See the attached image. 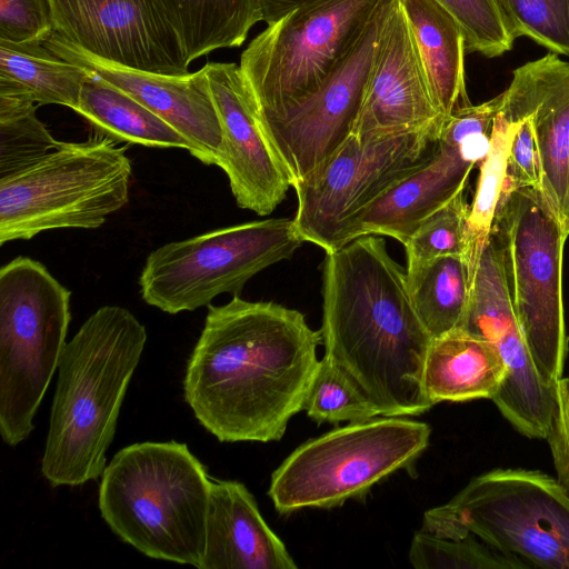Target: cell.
<instances>
[{"label": "cell", "instance_id": "obj_25", "mask_svg": "<svg viewBox=\"0 0 569 569\" xmlns=\"http://www.w3.org/2000/svg\"><path fill=\"white\" fill-rule=\"evenodd\" d=\"M89 72L60 58L43 42L0 40V91L24 94L40 104L76 111Z\"/></svg>", "mask_w": 569, "mask_h": 569}, {"label": "cell", "instance_id": "obj_15", "mask_svg": "<svg viewBox=\"0 0 569 569\" xmlns=\"http://www.w3.org/2000/svg\"><path fill=\"white\" fill-rule=\"evenodd\" d=\"M461 329L498 349L507 376L492 399L501 415L522 436L546 439L555 407V386L538 372L518 323L507 276L506 253L492 229L470 289Z\"/></svg>", "mask_w": 569, "mask_h": 569}, {"label": "cell", "instance_id": "obj_19", "mask_svg": "<svg viewBox=\"0 0 569 569\" xmlns=\"http://www.w3.org/2000/svg\"><path fill=\"white\" fill-rule=\"evenodd\" d=\"M399 0L390 13L352 134L358 138L442 128Z\"/></svg>", "mask_w": 569, "mask_h": 569}, {"label": "cell", "instance_id": "obj_8", "mask_svg": "<svg viewBox=\"0 0 569 569\" xmlns=\"http://www.w3.org/2000/svg\"><path fill=\"white\" fill-rule=\"evenodd\" d=\"M71 292L40 263L17 257L0 269V433L26 440L58 368Z\"/></svg>", "mask_w": 569, "mask_h": 569}, {"label": "cell", "instance_id": "obj_13", "mask_svg": "<svg viewBox=\"0 0 569 569\" xmlns=\"http://www.w3.org/2000/svg\"><path fill=\"white\" fill-rule=\"evenodd\" d=\"M501 104L497 96L455 110L446 118L431 157L356 214L339 234L335 250L369 234L405 244L428 216L465 191L471 170L489 152L492 122Z\"/></svg>", "mask_w": 569, "mask_h": 569}, {"label": "cell", "instance_id": "obj_14", "mask_svg": "<svg viewBox=\"0 0 569 569\" xmlns=\"http://www.w3.org/2000/svg\"><path fill=\"white\" fill-rule=\"evenodd\" d=\"M396 2L382 6L317 91L280 112L259 114L293 184L323 167L351 134Z\"/></svg>", "mask_w": 569, "mask_h": 569}, {"label": "cell", "instance_id": "obj_5", "mask_svg": "<svg viewBox=\"0 0 569 569\" xmlns=\"http://www.w3.org/2000/svg\"><path fill=\"white\" fill-rule=\"evenodd\" d=\"M422 531L451 539L473 535L527 568L569 569V493L538 470L493 469L449 502L429 509Z\"/></svg>", "mask_w": 569, "mask_h": 569}, {"label": "cell", "instance_id": "obj_37", "mask_svg": "<svg viewBox=\"0 0 569 569\" xmlns=\"http://www.w3.org/2000/svg\"><path fill=\"white\" fill-rule=\"evenodd\" d=\"M546 439L557 479L569 493V376L555 385V407Z\"/></svg>", "mask_w": 569, "mask_h": 569}, {"label": "cell", "instance_id": "obj_3", "mask_svg": "<svg viewBox=\"0 0 569 569\" xmlns=\"http://www.w3.org/2000/svg\"><path fill=\"white\" fill-rule=\"evenodd\" d=\"M146 341L144 326L128 309L103 306L66 343L41 459L42 476L52 487L102 476Z\"/></svg>", "mask_w": 569, "mask_h": 569}, {"label": "cell", "instance_id": "obj_32", "mask_svg": "<svg viewBox=\"0 0 569 569\" xmlns=\"http://www.w3.org/2000/svg\"><path fill=\"white\" fill-rule=\"evenodd\" d=\"M469 207L462 191L420 223L403 244L407 271L441 256L456 254L463 258Z\"/></svg>", "mask_w": 569, "mask_h": 569}, {"label": "cell", "instance_id": "obj_34", "mask_svg": "<svg viewBox=\"0 0 569 569\" xmlns=\"http://www.w3.org/2000/svg\"><path fill=\"white\" fill-rule=\"evenodd\" d=\"M459 22L467 52L488 58L503 54L512 48V37L496 0H436Z\"/></svg>", "mask_w": 569, "mask_h": 569}, {"label": "cell", "instance_id": "obj_7", "mask_svg": "<svg viewBox=\"0 0 569 569\" xmlns=\"http://www.w3.org/2000/svg\"><path fill=\"white\" fill-rule=\"evenodd\" d=\"M428 423L403 416L349 422L293 450L271 476L268 496L287 515L306 508H335L361 499L428 448Z\"/></svg>", "mask_w": 569, "mask_h": 569}, {"label": "cell", "instance_id": "obj_27", "mask_svg": "<svg viewBox=\"0 0 569 569\" xmlns=\"http://www.w3.org/2000/svg\"><path fill=\"white\" fill-rule=\"evenodd\" d=\"M406 273L413 307L431 339L459 329L471 288L463 258L441 256Z\"/></svg>", "mask_w": 569, "mask_h": 569}, {"label": "cell", "instance_id": "obj_30", "mask_svg": "<svg viewBox=\"0 0 569 569\" xmlns=\"http://www.w3.org/2000/svg\"><path fill=\"white\" fill-rule=\"evenodd\" d=\"M409 561L416 569H523L527 566L473 535L451 539L426 531L413 535Z\"/></svg>", "mask_w": 569, "mask_h": 569}, {"label": "cell", "instance_id": "obj_16", "mask_svg": "<svg viewBox=\"0 0 569 569\" xmlns=\"http://www.w3.org/2000/svg\"><path fill=\"white\" fill-rule=\"evenodd\" d=\"M54 32L81 50L122 67L189 72L184 49L156 0H50Z\"/></svg>", "mask_w": 569, "mask_h": 569}, {"label": "cell", "instance_id": "obj_24", "mask_svg": "<svg viewBox=\"0 0 569 569\" xmlns=\"http://www.w3.org/2000/svg\"><path fill=\"white\" fill-rule=\"evenodd\" d=\"M76 112L91 124L96 133L117 142L191 150L183 136L163 119L91 72L82 86Z\"/></svg>", "mask_w": 569, "mask_h": 569}, {"label": "cell", "instance_id": "obj_11", "mask_svg": "<svg viewBox=\"0 0 569 569\" xmlns=\"http://www.w3.org/2000/svg\"><path fill=\"white\" fill-rule=\"evenodd\" d=\"M388 0H308L246 48L240 70L258 113L280 112L323 83Z\"/></svg>", "mask_w": 569, "mask_h": 569}, {"label": "cell", "instance_id": "obj_2", "mask_svg": "<svg viewBox=\"0 0 569 569\" xmlns=\"http://www.w3.org/2000/svg\"><path fill=\"white\" fill-rule=\"evenodd\" d=\"M325 357L380 416H417L432 403L422 386L431 337L413 307L406 270L376 234L326 252L322 269Z\"/></svg>", "mask_w": 569, "mask_h": 569}, {"label": "cell", "instance_id": "obj_12", "mask_svg": "<svg viewBox=\"0 0 569 569\" xmlns=\"http://www.w3.org/2000/svg\"><path fill=\"white\" fill-rule=\"evenodd\" d=\"M441 128L371 138L350 134L313 174L296 182L293 217L305 241L333 251L347 223L433 153Z\"/></svg>", "mask_w": 569, "mask_h": 569}, {"label": "cell", "instance_id": "obj_4", "mask_svg": "<svg viewBox=\"0 0 569 569\" xmlns=\"http://www.w3.org/2000/svg\"><path fill=\"white\" fill-rule=\"evenodd\" d=\"M211 486L186 443L137 442L106 467L99 509L110 529L141 553L200 569Z\"/></svg>", "mask_w": 569, "mask_h": 569}, {"label": "cell", "instance_id": "obj_1", "mask_svg": "<svg viewBox=\"0 0 569 569\" xmlns=\"http://www.w3.org/2000/svg\"><path fill=\"white\" fill-rule=\"evenodd\" d=\"M320 343V330L296 309L239 295L209 305L186 369V402L219 441L280 440L303 410Z\"/></svg>", "mask_w": 569, "mask_h": 569}, {"label": "cell", "instance_id": "obj_28", "mask_svg": "<svg viewBox=\"0 0 569 569\" xmlns=\"http://www.w3.org/2000/svg\"><path fill=\"white\" fill-rule=\"evenodd\" d=\"M520 120L519 116L506 107L503 99L492 122L489 152L479 164L476 193L467 219L463 260L468 268L470 287L493 226L506 180L511 142Z\"/></svg>", "mask_w": 569, "mask_h": 569}, {"label": "cell", "instance_id": "obj_36", "mask_svg": "<svg viewBox=\"0 0 569 569\" xmlns=\"http://www.w3.org/2000/svg\"><path fill=\"white\" fill-rule=\"evenodd\" d=\"M515 113L521 120L511 142L503 188L530 187L540 190L539 160L532 121L529 116Z\"/></svg>", "mask_w": 569, "mask_h": 569}, {"label": "cell", "instance_id": "obj_38", "mask_svg": "<svg viewBox=\"0 0 569 569\" xmlns=\"http://www.w3.org/2000/svg\"><path fill=\"white\" fill-rule=\"evenodd\" d=\"M308 0H258L261 19L268 26L279 21Z\"/></svg>", "mask_w": 569, "mask_h": 569}, {"label": "cell", "instance_id": "obj_17", "mask_svg": "<svg viewBox=\"0 0 569 569\" xmlns=\"http://www.w3.org/2000/svg\"><path fill=\"white\" fill-rule=\"evenodd\" d=\"M222 129L218 162L238 207L270 214L293 186L292 177L267 138L254 99L236 63L203 67Z\"/></svg>", "mask_w": 569, "mask_h": 569}, {"label": "cell", "instance_id": "obj_23", "mask_svg": "<svg viewBox=\"0 0 569 569\" xmlns=\"http://www.w3.org/2000/svg\"><path fill=\"white\" fill-rule=\"evenodd\" d=\"M432 101L443 118L471 104L465 78L466 40L456 18L436 0H399Z\"/></svg>", "mask_w": 569, "mask_h": 569}, {"label": "cell", "instance_id": "obj_22", "mask_svg": "<svg viewBox=\"0 0 569 569\" xmlns=\"http://www.w3.org/2000/svg\"><path fill=\"white\" fill-rule=\"evenodd\" d=\"M507 371L492 342L459 328L431 339L423 365V391L432 406L492 400Z\"/></svg>", "mask_w": 569, "mask_h": 569}, {"label": "cell", "instance_id": "obj_20", "mask_svg": "<svg viewBox=\"0 0 569 569\" xmlns=\"http://www.w3.org/2000/svg\"><path fill=\"white\" fill-rule=\"evenodd\" d=\"M503 92L532 121L540 191L569 233V63L550 52L517 68Z\"/></svg>", "mask_w": 569, "mask_h": 569}, {"label": "cell", "instance_id": "obj_26", "mask_svg": "<svg viewBox=\"0 0 569 569\" xmlns=\"http://www.w3.org/2000/svg\"><path fill=\"white\" fill-rule=\"evenodd\" d=\"M177 32L189 62L220 48L239 47L262 21L258 0H156Z\"/></svg>", "mask_w": 569, "mask_h": 569}, {"label": "cell", "instance_id": "obj_21", "mask_svg": "<svg viewBox=\"0 0 569 569\" xmlns=\"http://www.w3.org/2000/svg\"><path fill=\"white\" fill-rule=\"evenodd\" d=\"M200 569H297V563L247 487L212 479Z\"/></svg>", "mask_w": 569, "mask_h": 569}, {"label": "cell", "instance_id": "obj_35", "mask_svg": "<svg viewBox=\"0 0 569 569\" xmlns=\"http://www.w3.org/2000/svg\"><path fill=\"white\" fill-rule=\"evenodd\" d=\"M53 32L50 0H0V40L44 42Z\"/></svg>", "mask_w": 569, "mask_h": 569}, {"label": "cell", "instance_id": "obj_33", "mask_svg": "<svg viewBox=\"0 0 569 569\" xmlns=\"http://www.w3.org/2000/svg\"><path fill=\"white\" fill-rule=\"evenodd\" d=\"M515 39L569 57V0H496Z\"/></svg>", "mask_w": 569, "mask_h": 569}, {"label": "cell", "instance_id": "obj_31", "mask_svg": "<svg viewBox=\"0 0 569 569\" xmlns=\"http://www.w3.org/2000/svg\"><path fill=\"white\" fill-rule=\"evenodd\" d=\"M303 410L318 425L355 422L379 416L375 405L325 356L319 360Z\"/></svg>", "mask_w": 569, "mask_h": 569}, {"label": "cell", "instance_id": "obj_10", "mask_svg": "<svg viewBox=\"0 0 569 569\" xmlns=\"http://www.w3.org/2000/svg\"><path fill=\"white\" fill-rule=\"evenodd\" d=\"M303 242L289 218L246 222L169 242L147 257L140 293L163 312L193 311L221 293L239 295L253 276L291 258Z\"/></svg>", "mask_w": 569, "mask_h": 569}, {"label": "cell", "instance_id": "obj_18", "mask_svg": "<svg viewBox=\"0 0 569 569\" xmlns=\"http://www.w3.org/2000/svg\"><path fill=\"white\" fill-rule=\"evenodd\" d=\"M43 43L60 58L133 97L182 134L194 158L204 164L218 166L222 153V129L203 68L186 76L136 70L99 59L57 32Z\"/></svg>", "mask_w": 569, "mask_h": 569}, {"label": "cell", "instance_id": "obj_29", "mask_svg": "<svg viewBox=\"0 0 569 569\" xmlns=\"http://www.w3.org/2000/svg\"><path fill=\"white\" fill-rule=\"evenodd\" d=\"M34 101L10 91H0V178L32 164L58 141L37 114Z\"/></svg>", "mask_w": 569, "mask_h": 569}, {"label": "cell", "instance_id": "obj_9", "mask_svg": "<svg viewBox=\"0 0 569 569\" xmlns=\"http://www.w3.org/2000/svg\"><path fill=\"white\" fill-rule=\"evenodd\" d=\"M492 229L506 253L516 317L538 372L555 386L568 349L562 258L569 233L539 189H502Z\"/></svg>", "mask_w": 569, "mask_h": 569}, {"label": "cell", "instance_id": "obj_6", "mask_svg": "<svg viewBox=\"0 0 569 569\" xmlns=\"http://www.w3.org/2000/svg\"><path fill=\"white\" fill-rule=\"evenodd\" d=\"M132 172L126 148L96 133L60 144L0 178V244L53 229H96L124 207Z\"/></svg>", "mask_w": 569, "mask_h": 569}]
</instances>
